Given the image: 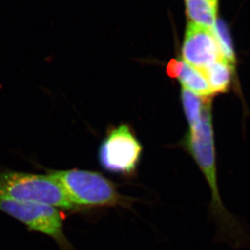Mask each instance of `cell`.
I'll list each match as a JSON object with an SVG mask.
<instances>
[{"label": "cell", "mask_w": 250, "mask_h": 250, "mask_svg": "<svg viewBox=\"0 0 250 250\" xmlns=\"http://www.w3.org/2000/svg\"><path fill=\"white\" fill-rule=\"evenodd\" d=\"M181 103L188 126L194 127L199 123L209 104H212V99H205L182 87Z\"/></svg>", "instance_id": "8"}, {"label": "cell", "mask_w": 250, "mask_h": 250, "mask_svg": "<svg viewBox=\"0 0 250 250\" xmlns=\"http://www.w3.org/2000/svg\"><path fill=\"white\" fill-rule=\"evenodd\" d=\"M182 55L185 62L203 74L208 67L224 58L212 29L191 21L186 29Z\"/></svg>", "instance_id": "6"}, {"label": "cell", "mask_w": 250, "mask_h": 250, "mask_svg": "<svg viewBox=\"0 0 250 250\" xmlns=\"http://www.w3.org/2000/svg\"><path fill=\"white\" fill-rule=\"evenodd\" d=\"M183 65L184 62L182 61L172 59L169 61L168 64L167 66V73L171 78H179L182 72Z\"/></svg>", "instance_id": "12"}, {"label": "cell", "mask_w": 250, "mask_h": 250, "mask_svg": "<svg viewBox=\"0 0 250 250\" xmlns=\"http://www.w3.org/2000/svg\"><path fill=\"white\" fill-rule=\"evenodd\" d=\"M49 174L61 184L76 207H112L125 202L116 186L95 171L71 169Z\"/></svg>", "instance_id": "3"}, {"label": "cell", "mask_w": 250, "mask_h": 250, "mask_svg": "<svg viewBox=\"0 0 250 250\" xmlns=\"http://www.w3.org/2000/svg\"><path fill=\"white\" fill-rule=\"evenodd\" d=\"M0 210L21 222L30 231L50 236L62 250H76L63 232V217L56 207L36 202L0 201Z\"/></svg>", "instance_id": "4"}, {"label": "cell", "mask_w": 250, "mask_h": 250, "mask_svg": "<svg viewBox=\"0 0 250 250\" xmlns=\"http://www.w3.org/2000/svg\"><path fill=\"white\" fill-rule=\"evenodd\" d=\"M235 66L224 58L220 59L204 72L213 95L226 94L233 82Z\"/></svg>", "instance_id": "7"}, {"label": "cell", "mask_w": 250, "mask_h": 250, "mask_svg": "<svg viewBox=\"0 0 250 250\" xmlns=\"http://www.w3.org/2000/svg\"><path fill=\"white\" fill-rule=\"evenodd\" d=\"M179 79L182 87L202 98L212 99L214 96L206 76L199 70L188 64L187 62H184L183 68Z\"/></svg>", "instance_id": "9"}, {"label": "cell", "mask_w": 250, "mask_h": 250, "mask_svg": "<svg viewBox=\"0 0 250 250\" xmlns=\"http://www.w3.org/2000/svg\"><path fill=\"white\" fill-rule=\"evenodd\" d=\"M142 146L127 125L109 132L99 147L101 166L113 173L131 174L136 170L142 155Z\"/></svg>", "instance_id": "5"}, {"label": "cell", "mask_w": 250, "mask_h": 250, "mask_svg": "<svg viewBox=\"0 0 250 250\" xmlns=\"http://www.w3.org/2000/svg\"><path fill=\"white\" fill-rule=\"evenodd\" d=\"M188 17L194 24L213 29L216 22V12L209 0H186Z\"/></svg>", "instance_id": "10"}, {"label": "cell", "mask_w": 250, "mask_h": 250, "mask_svg": "<svg viewBox=\"0 0 250 250\" xmlns=\"http://www.w3.org/2000/svg\"><path fill=\"white\" fill-rule=\"evenodd\" d=\"M212 31L214 33L217 42L219 44L222 56L227 61H229L230 63L235 66L236 60H235L233 47L231 44V37L226 24L224 21L218 20L215 22Z\"/></svg>", "instance_id": "11"}, {"label": "cell", "mask_w": 250, "mask_h": 250, "mask_svg": "<svg viewBox=\"0 0 250 250\" xmlns=\"http://www.w3.org/2000/svg\"><path fill=\"white\" fill-rule=\"evenodd\" d=\"M210 3L213 5V7L217 9V7H218V0H209Z\"/></svg>", "instance_id": "13"}, {"label": "cell", "mask_w": 250, "mask_h": 250, "mask_svg": "<svg viewBox=\"0 0 250 250\" xmlns=\"http://www.w3.org/2000/svg\"><path fill=\"white\" fill-rule=\"evenodd\" d=\"M0 201L36 202L56 208H76L61 184L50 174L22 171L0 172Z\"/></svg>", "instance_id": "2"}, {"label": "cell", "mask_w": 250, "mask_h": 250, "mask_svg": "<svg viewBox=\"0 0 250 250\" xmlns=\"http://www.w3.org/2000/svg\"><path fill=\"white\" fill-rule=\"evenodd\" d=\"M184 145L204 175L211 191L210 212L223 237L234 243L241 236V225L228 210L222 202L217 178L216 152L214 146V128L212 121V104L207 106L199 123L190 127ZM243 237V236H241Z\"/></svg>", "instance_id": "1"}]
</instances>
